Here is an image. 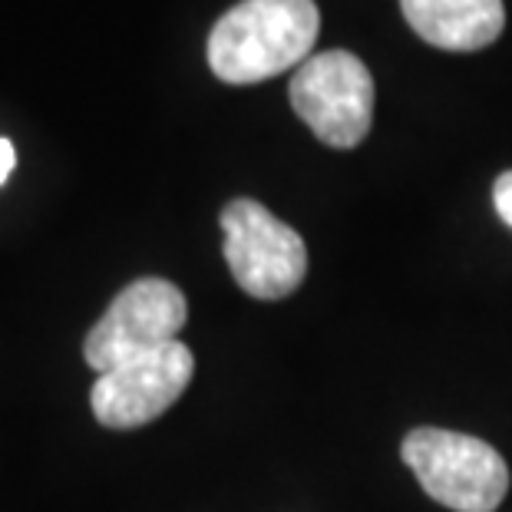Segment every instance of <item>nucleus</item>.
<instances>
[{
	"instance_id": "obj_5",
	"label": "nucleus",
	"mask_w": 512,
	"mask_h": 512,
	"mask_svg": "<svg viewBox=\"0 0 512 512\" xmlns=\"http://www.w3.org/2000/svg\"><path fill=\"white\" fill-rule=\"evenodd\" d=\"M185 294L166 278H139L116 294L106 314L83 341V357L96 374H106L139 354L179 341L185 324Z\"/></svg>"
},
{
	"instance_id": "obj_4",
	"label": "nucleus",
	"mask_w": 512,
	"mask_h": 512,
	"mask_svg": "<svg viewBox=\"0 0 512 512\" xmlns=\"http://www.w3.org/2000/svg\"><path fill=\"white\" fill-rule=\"evenodd\" d=\"M225 261L245 294L258 301H281L301 288L308 271V248L291 225L275 219L255 199H235L222 212Z\"/></svg>"
},
{
	"instance_id": "obj_6",
	"label": "nucleus",
	"mask_w": 512,
	"mask_h": 512,
	"mask_svg": "<svg viewBox=\"0 0 512 512\" xmlns=\"http://www.w3.org/2000/svg\"><path fill=\"white\" fill-rule=\"evenodd\" d=\"M195 374V357L182 341L139 354L100 374L93 384V413L110 430H133L162 417Z\"/></svg>"
},
{
	"instance_id": "obj_8",
	"label": "nucleus",
	"mask_w": 512,
	"mask_h": 512,
	"mask_svg": "<svg viewBox=\"0 0 512 512\" xmlns=\"http://www.w3.org/2000/svg\"><path fill=\"white\" fill-rule=\"evenodd\" d=\"M493 205H496L499 219H503L512 228V169L496 179V185H493Z\"/></svg>"
},
{
	"instance_id": "obj_1",
	"label": "nucleus",
	"mask_w": 512,
	"mask_h": 512,
	"mask_svg": "<svg viewBox=\"0 0 512 512\" xmlns=\"http://www.w3.org/2000/svg\"><path fill=\"white\" fill-rule=\"evenodd\" d=\"M318 30L314 0H242L212 27L209 67L232 86L271 80L311 57Z\"/></svg>"
},
{
	"instance_id": "obj_7",
	"label": "nucleus",
	"mask_w": 512,
	"mask_h": 512,
	"mask_svg": "<svg viewBox=\"0 0 512 512\" xmlns=\"http://www.w3.org/2000/svg\"><path fill=\"white\" fill-rule=\"evenodd\" d=\"M400 10L420 40L453 53L483 50L506 27L503 0H400Z\"/></svg>"
},
{
	"instance_id": "obj_9",
	"label": "nucleus",
	"mask_w": 512,
	"mask_h": 512,
	"mask_svg": "<svg viewBox=\"0 0 512 512\" xmlns=\"http://www.w3.org/2000/svg\"><path fill=\"white\" fill-rule=\"evenodd\" d=\"M17 166V152H14V143L10 139L0 136V185L10 179V172Z\"/></svg>"
},
{
	"instance_id": "obj_3",
	"label": "nucleus",
	"mask_w": 512,
	"mask_h": 512,
	"mask_svg": "<svg viewBox=\"0 0 512 512\" xmlns=\"http://www.w3.org/2000/svg\"><path fill=\"white\" fill-rule=\"evenodd\" d=\"M291 106L324 146L354 149L374 123V76L347 50L318 53L294 70Z\"/></svg>"
},
{
	"instance_id": "obj_2",
	"label": "nucleus",
	"mask_w": 512,
	"mask_h": 512,
	"mask_svg": "<svg viewBox=\"0 0 512 512\" xmlns=\"http://www.w3.org/2000/svg\"><path fill=\"white\" fill-rule=\"evenodd\" d=\"M403 460L423 493L453 512H493L506 499V460L470 433L420 427L403 440Z\"/></svg>"
}]
</instances>
